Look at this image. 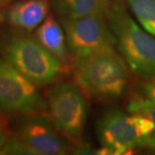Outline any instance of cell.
I'll return each mask as SVG.
<instances>
[{"mask_svg":"<svg viewBox=\"0 0 155 155\" xmlns=\"http://www.w3.org/2000/svg\"><path fill=\"white\" fill-rule=\"evenodd\" d=\"M74 79L87 99L115 103L126 95L130 70L115 48H105L72 64Z\"/></svg>","mask_w":155,"mask_h":155,"instance_id":"obj_1","label":"cell"},{"mask_svg":"<svg viewBox=\"0 0 155 155\" xmlns=\"http://www.w3.org/2000/svg\"><path fill=\"white\" fill-rule=\"evenodd\" d=\"M106 18L130 72L143 82L149 80L155 74V38L130 16L121 0L112 1Z\"/></svg>","mask_w":155,"mask_h":155,"instance_id":"obj_2","label":"cell"},{"mask_svg":"<svg viewBox=\"0 0 155 155\" xmlns=\"http://www.w3.org/2000/svg\"><path fill=\"white\" fill-rule=\"evenodd\" d=\"M3 58L38 87L51 85L69 69L31 36L22 31L5 39Z\"/></svg>","mask_w":155,"mask_h":155,"instance_id":"obj_3","label":"cell"},{"mask_svg":"<svg viewBox=\"0 0 155 155\" xmlns=\"http://www.w3.org/2000/svg\"><path fill=\"white\" fill-rule=\"evenodd\" d=\"M152 130V122L148 118L111 108L98 120L97 135L101 148L95 153L122 155L139 148H149Z\"/></svg>","mask_w":155,"mask_h":155,"instance_id":"obj_4","label":"cell"},{"mask_svg":"<svg viewBox=\"0 0 155 155\" xmlns=\"http://www.w3.org/2000/svg\"><path fill=\"white\" fill-rule=\"evenodd\" d=\"M48 115L58 131L77 145L83 141L87 118V97L76 83L58 84L46 92Z\"/></svg>","mask_w":155,"mask_h":155,"instance_id":"obj_5","label":"cell"},{"mask_svg":"<svg viewBox=\"0 0 155 155\" xmlns=\"http://www.w3.org/2000/svg\"><path fill=\"white\" fill-rule=\"evenodd\" d=\"M72 64L105 48H116V39L107 18L90 15L80 18H61Z\"/></svg>","mask_w":155,"mask_h":155,"instance_id":"obj_6","label":"cell"},{"mask_svg":"<svg viewBox=\"0 0 155 155\" xmlns=\"http://www.w3.org/2000/svg\"><path fill=\"white\" fill-rule=\"evenodd\" d=\"M46 111L48 103L38 86L0 58V112L18 117Z\"/></svg>","mask_w":155,"mask_h":155,"instance_id":"obj_7","label":"cell"},{"mask_svg":"<svg viewBox=\"0 0 155 155\" xmlns=\"http://www.w3.org/2000/svg\"><path fill=\"white\" fill-rule=\"evenodd\" d=\"M17 118L14 125L15 136L38 155H64L72 149V144L58 131L46 112Z\"/></svg>","mask_w":155,"mask_h":155,"instance_id":"obj_8","label":"cell"},{"mask_svg":"<svg viewBox=\"0 0 155 155\" xmlns=\"http://www.w3.org/2000/svg\"><path fill=\"white\" fill-rule=\"evenodd\" d=\"M48 0H17L2 12L3 19L14 28L31 31L48 15Z\"/></svg>","mask_w":155,"mask_h":155,"instance_id":"obj_9","label":"cell"},{"mask_svg":"<svg viewBox=\"0 0 155 155\" xmlns=\"http://www.w3.org/2000/svg\"><path fill=\"white\" fill-rule=\"evenodd\" d=\"M35 38L43 48L58 58L68 69H72V58L68 48L64 27L54 15H48L38 26Z\"/></svg>","mask_w":155,"mask_h":155,"instance_id":"obj_10","label":"cell"},{"mask_svg":"<svg viewBox=\"0 0 155 155\" xmlns=\"http://www.w3.org/2000/svg\"><path fill=\"white\" fill-rule=\"evenodd\" d=\"M54 11L61 18H80L90 15L107 17L111 0H51Z\"/></svg>","mask_w":155,"mask_h":155,"instance_id":"obj_11","label":"cell"},{"mask_svg":"<svg viewBox=\"0 0 155 155\" xmlns=\"http://www.w3.org/2000/svg\"><path fill=\"white\" fill-rule=\"evenodd\" d=\"M139 24L155 38V0H127Z\"/></svg>","mask_w":155,"mask_h":155,"instance_id":"obj_12","label":"cell"},{"mask_svg":"<svg viewBox=\"0 0 155 155\" xmlns=\"http://www.w3.org/2000/svg\"><path fill=\"white\" fill-rule=\"evenodd\" d=\"M127 111L131 114H138L148 118L153 125L152 134L150 137L149 148L155 151V102L146 97L135 96L129 101L127 105Z\"/></svg>","mask_w":155,"mask_h":155,"instance_id":"obj_13","label":"cell"},{"mask_svg":"<svg viewBox=\"0 0 155 155\" xmlns=\"http://www.w3.org/2000/svg\"><path fill=\"white\" fill-rule=\"evenodd\" d=\"M0 154L8 155H38L32 148L17 137L12 136L6 139L4 145L0 150Z\"/></svg>","mask_w":155,"mask_h":155,"instance_id":"obj_14","label":"cell"},{"mask_svg":"<svg viewBox=\"0 0 155 155\" xmlns=\"http://www.w3.org/2000/svg\"><path fill=\"white\" fill-rule=\"evenodd\" d=\"M142 93L143 96L155 102V74L149 80L144 81L142 84Z\"/></svg>","mask_w":155,"mask_h":155,"instance_id":"obj_15","label":"cell"},{"mask_svg":"<svg viewBox=\"0 0 155 155\" xmlns=\"http://www.w3.org/2000/svg\"><path fill=\"white\" fill-rule=\"evenodd\" d=\"M6 139H7V136H6V133H5V130H4V126H3L1 118H0V150H1L2 146L4 145Z\"/></svg>","mask_w":155,"mask_h":155,"instance_id":"obj_16","label":"cell"},{"mask_svg":"<svg viewBox=\"0 0 155 155\" xmlns=\"http://www.w3.org/2000/svg\"><path fill=\"white\" fill-rule=\"evenodd\" d=\"M15 1H17V0H0V10L7 7V6H9L11 3H13Z\"/></svg>","mask_w":155,"mask_h":155,"instance_id":"obj_17","label":"cell"}]
</instances>
